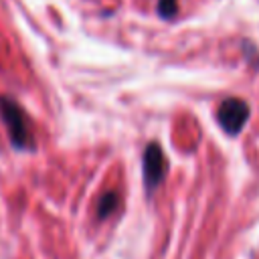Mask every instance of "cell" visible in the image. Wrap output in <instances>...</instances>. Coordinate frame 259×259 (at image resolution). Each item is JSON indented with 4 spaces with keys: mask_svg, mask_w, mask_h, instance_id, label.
<instances>
[{
    "mask_svg": "<svg viewBox=\"0 0 259 259\" xmlns=\"http://www.w3.org/2000/svg\"><path fill=\"white\" fill-rule=\"evenodd\" d=\"M249 119V105L243 99L229 97L217 109V121L229 136H237Z\"/></svg>",
    "mask_w": 259,
    "mask_h": 259,
    "instance_id": "3957f363",
    "label": "cell"
},
{
    "mask_svg": "<svg viewBox=\"0 0 259 259\" xmlns=\"http://www.w3.org/2000/svg\"><path fill=\"white\" fill-rule=\"evenodd\" d=\"M0 113H2V119L8 127V132H10L12 146L18 150L32 148V134H30V125H28L24 109L12 97L4 95V97H0Z\"/></svg>",
    "mask_w": 259,
    "mask_h": 259,
    "instance_id": "6da1fadb",
    "label": "cell"
},
{
    "mask_svg": "<svg viewBox=\"0 0 259 259\" xmlns=\"http://www.w3.org/2000/svg\"><path fill=\"white\" fill-rule=\"evenodd\" d=\"M142 170H144L146 192L152 194L164 182V178L168 174V160H166L162 148L156 142L148 144V148L144 152V158H142Z\"/></svg>",
    "mask_w": 259,
    "mask_h": 259,
    "instance_id": "7a4b0ae2",
    "label": "cell"
},
{
    "mask_svg": "<svg viewBox=\"0 0 259 259\" xmlns=\"http://www.w3.org/2000/svg\"><path fill=\"white\" fill-rule=\"evenodd\" d=\"M119 208V194L109 190L105 192L97 202V219H107Z\"/></svg>",
    "mask_w": 259,
    "mask_h": 259,
    "instance_id": "277c9868",
    "label": "cell"
},
{
    "mask_svg": "<svg viewBox=\"0 0 259 259\" xmlns=\"http://www.w3.org/2000/svg\"><path fill=\"white\" fill-rule=\"evenodd\" d=\"M178 10V0H158V12L162 18H172Z\"/></svg>",
    "mask_w": 259,
    "mask_h": 259,
    "instance_id": "5b68a950",
    "label": "cell"
}]
</instances>
